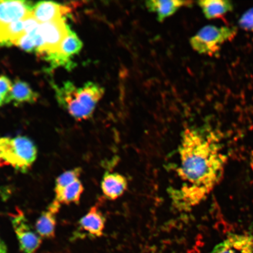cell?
<instances>
[{
  "mask_svg": "<svg viewBox=\"0 0 253 253\" xmlns=\"http://www.w3.org/2000/svg\"><path fill=\"white\" fill-rule=\"evenodd\" d=\"M178 152L179 183L169 194L177 210L187 211L206 200L220 182L227 157L213 131L194 127L182 132Z\"/></svg>",
  "mask_w": 253,
  "mask_h": 253,
  "instance_id": "6da1fadb",
  "label": "cell"
},
{
  "mask_svg": "<svg viewBox=\"0 0 253 253\" xmlns=\"http://www.w3.org/2000/svg\"><path fill=\"white\" fill-rule=\"evenodd\" d=\"M54 89L58 103L77 120H86L92 116L105 91L100 85L91 82L77 87L68 81L61 86L55 85Z\"/></svg>",
  "mask_w": 253,
  "mask_h": 253,
  "instance_id": "7a4b0ae2",
  "label": "cell"
},
{
  "mask_svg": "<svg viewBox=\"0 0 253 253\" xmlns=\"http://www.w3.org/2000/svg\"><path fill=\"white\" fill-rule=\"evenodd\" d=\"M37 156V147L29 138L21 136L14 138H0L1 160L15 169L27 171L33 166Z\"/></svg>",
  "mask_w": 253,
  "mask_h": 253,
  "instance_id": "3957f363",
  "label": "cell"
},
{
  "mask_svg": "<svg viewBox=\"0 0 253 253\" xmlns=\"http://www.w3.org/2000/svg\"><path fill=\"white\" fill-rule=\"evenodd\" d=\"M237 33L235 27L207 25L199 30L189 42L192 48L199 54L216 56L224 44L235 39Z\"/></svg>",
  "mask_w": 253,
  "mask_h": 253,
  "instance_id": "277c9868",
  "label": "cell"
},
{
  "mask_svg": "<svg viewBox=\"0 0 253 253\" xmlns=\"http://www.w3.org/2000/svg\"><path fill=\"white\" fill-rule=\"evenodd\" d=\"M70 30L66 18L40 24L39 31L42 45L38 54L45 60L54 54Z\"/></svg>",
  "mask_w": 253,
  "mask_h": 253,
  "instance_id": "5b68a950",
  "label": "cell"
},
{
  "mask_svg": "<svg viewBox=\"0 0 253 253\" xmlns=\"http://www.w3.org/2000/svg\"><path fill=\"white\" fill-rule=\"evenodd\" d=\"M11 221L21 252L36 253L42 243V240L31 228L24 214L21 211H17V213L12 215Z\"/></svg>",
  "mask_w": 253,
  "mask_h": 253,
  "instance_id": "8992f818",
  "label": "cell"
},
{
  "mask_svg": "<svg viewBox=\"0 0 253 253\" xmlns=\"http://www.w3.org/2000/svg\"><path fill=\"white\" fill-rule=\"evenodd\" d=\"M83 43L77 35L71 30L63 40L58 50L46 59L53 67L65 66L71 67V58L81 51Z\"/></svg>",
  "mask_w": 253,
  "mask_h": 253,
  "instance_id": "52a82bcc",
  "label": "cell"
},
{
  "mask_svg": "<svg viewBox=\"0 0 253 253\" xmlns=\"http://www.w3.org/2000/svg\"><path fill=\"white\" fill-rule=\"evenodd\" d=\"M34 5L24 1H0V28L32 15Z\"/></svg>",
  "mask_w": 253,
  "mask_h": 253,
  "instance_id": "ba28073f",
  "label": "cell"
},
{
  "mask_svg": "<svg viewBox=\"0 0 253 253\" xmlns=\"http://www.w3.org/2000/svg\"><path fill=\"white\" fill-rule=\"evenodd\" d=\"M211 253H253V237L245 234H230Z\"/></svg>",
  "mask_w": 253,
  "mask_h": 253,
  "instance_id": "9c48e42d",
  "label": "cell"
},
{
  "mask_svg": "<svg viewBox=\"0 0 253 253\" xmlns=\"http://www.w3.org/2000/svg\"><path fill=\"white\" fill-rule=\"evenodd\" d=\"M70 11L67 6L53 2L42 1L34 5L32 15L42 24L66 18Z\"/></svg>",
  "mask_w": 253,
  "mask_h": 253,
  "instance_id": "30bf717a",
  "label": "cell"
},
{
  "mask_svg": "<svg viewBox=\"0 0 253 253\" xmlns=\"http://www.w3.org/2000/svg\"><path fill=\"white\" fill-rule=\"evenodd\" d=\"M127 187V179L118 172L106 173L101 183V189L104 197L112 201L121 197Z\"/></svg>",
  "mask_w": 253,
  "mask_h": 253,
  "instance_id": "8fae6325",
  "label": "cell"
},
{
  "mask_svg": "<svg viewBox=\"0 0 253 253\" xmlns=\"http://www.w3.org/2000/svg\"><path fill=\"white\" fill-rule=\"evenodd\" d=\"M191 1L180 0H149L145 2L148 10L157 15V20L162 23L180 8L191 5Z\"/></svg>",
  "mask_w": 253,
  "mask_h": 253,
  "instance_id": "7c38bea8",
  "label": "cell"
},
{
  "mask_svg": "<svg viewBox=\"0 0 253 253\" xmlns=\"http://www.w3.org/2000/svg\"><path fill=\"white\" fill-rule=\"evenodd\" d=\"M106 218L96 207H91L79 221V228L91 237H99L103 234Z\"/></svg>",
  "mask_w": 253,
  "mask_h": 253,
  "instance_id": "4fadbf2b",
  "label": "cell"
},
{
  "mask_svg": "<svg viewBox=\"0 0 253 253\" xmlns=\"http://www.w3.org/2000/svg\"><path fill=\"white\" fill-rule=\"evenodd\" d=\"M61 204L53 201L46 211H43L36 224V232L41 238L52 239L55 235L56 214Z\"/></svg>",
  "mask_w": 253,
  "mask_h": 253,
  "instance_id": "5bb4252c",
  "label": "cell"
},
{
  "mask_svg": "<svg viewBox=\"0 0 253 253\" xmlns=\"http://www.w3.org/2000/svg\"><path fill=\"white\" fill-rule=\"evenodd\" d=\"M198 4L208 20L222 17L233 9L232 2L227 0H201Z\"/></svg>",
  "mask_w": 253,
  "mask_h": 253,
  "instance_id": "9a60e30c",
  "label": "cell"
},
{
  "mask_svg": "<svg viewBox=\"0 0 253 253\" xmlns=\"http://www.w3.org/2000/svg\"><path fill=\"white\" fill-rule=\"evenodd\" d=\"M38 99V94L25 82L20 80L12 84V89L8 98V103L20 104L33 103Z\"/></svg>",
  "mask_w": 253,
  "mask_h": 253,
  "instance_id": "2e32d148",
  "label": "cell"
},
{
  "mask_svg": "<svg viewBox=\"0 0 253 253\" xmlns=\"http://www.w3.org/2000/svg\"><path fill=\"white\" fill-rule=\"evenodd\" d=\"M84 191V186L81 181L77 180L63 190L58 200L54 201L60 204H78Z\"/></svg>",
  "mask_w": 253,
  "mask_h": 253,
  "instance_id": "e0dca14e",
  "label": "cell"
},
{
  "mask_svg": "<svg viewBox=\"0 0 253 253\" xmlns=\"http://www.w3.org/2000/svg\"><path fill=\"white\" fill-rule=\"evenodd\" d=\"M82 173V169L80 168L68 170L60 175L56 181L55 188V199L58 200L61 196L63 190L73 182L79 180Z\"/></svg>",
  "mask_w": 253,
  "mask_h": 253,
  "instance_id": "ac0fdd59",
  "label": "cell"
},
{
  "mask_svg": "<svg viewBox=\"0 0 253 253\" xmlns=\"http://www.w3.org/2000/svg\"><path fill=\"white\" fill-rule=\"evenodd\" d=\"M239 25L242 30L253 33V6L240 18Z\"/></svg>",
  "mask_w": 253,
  "mask_h": 253,
  "instance_id": "d6986e66",
  "label": "cell"
},
{
  "mask_svg": "<svg viewBox=\"0 0 253 253\" xmlns=\"http://www.w3.org/2000/svg\"><path fill=\"white\" fill-rule=\"evenodd\" d=\"M12 86V83L7 77L5 76L0 77V95L7 99L8 103V98L11 92Z\"/></svg>",
  "mask_w": 253,
  "mask_h": 253,
  "instance_id": "ffe728a7",
  "label": "cell"
},
{
  "mask_svg": "<svg viewBox=\"0 0 253 253\" xmlns=\"http://www.w3.org/2000/svg\"><path fill=\"white\" fill-rule=\"evenodd\" d=\"M0 253H8L7 247L0 237Z\"/></svg>",
  "mask_w": 253,
  "mask_h": 253,
  "instance_id": "44dd1931",
  "label": "cell"
},
{
  "mask_svg": "<svg viewBox=\"0 0 253 253\" xmlns=\"http://www.w3.org/2000/svg\"><path fill=\"white\" fill-rule=\"evenodd\" d=\"M5 103H8L7 99H6L5 97L1 96V95H0V107L4 105V104Z\"/></svg>",
  "mask_w": 253,
  "mask_h": 253,
  "instance_id": "7402d4cb",
  "label": "cell"
},
{
  "mask_svg": "<svg viewBox=\"0 0 253 253\" xmlns=\"http://www.w3.org/2000/svg\"><path fill=\"white\" fill-rule=\"evenodd\" d=\"M0 160H1V157H0Z\"/></svg>",
  "mask_w": 253,
  "mask_h": 253,
  "instance_id": "603a6c76",
  "label": "cell"
}]
</instances>
